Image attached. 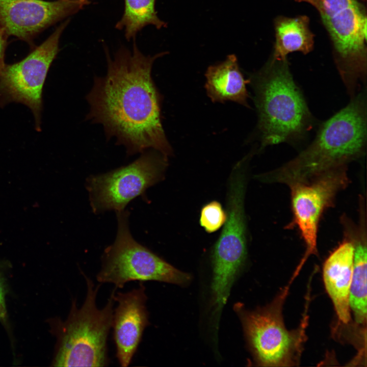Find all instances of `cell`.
<instances>
[{
    "label": "cell",
    "instance_id": "6da1fadb",
    "mask_svg": "<svg viewBox=\"0 0 367 367\" xmlns=\"http://www.w3.org/2000/svg\"><path fill=\"white\" fill-rule=\"evenodd\" d=\"M134 39L111 56L106 48L107 71L95 76L86 96V119L102 125L107 139L114 137L127 155L154 149L168 157L172 148L161 121L162 97L151 76L154 61L167 52L146 56Z\"/></svg>",
    "mask_w": 367,
    "mask_h": 367
},
{
    "label": "cell",
    "instance_id": "7a4b0ae2",
    "mask_svg": "<svg viewBox=\"0 0 367 367\" xmlns=\"http://www.w3.org/2000/svg\"><path fill=\"white\" fill-rule=\"evenodd\" d=\"M366 141L365 91L326 121L312 142L280 167L256 176L263 182L289 187L309 181L333 169L347 166L364 153Z\"/></svg>",
    "mask_w": 367,
    "mask_h": 367
},
{
    "label": "cell",
    "instance_id": "3957f363",
    "mask_svg": "<svg viewBox=\"0 0 367 367\" xmlns=\"http://www.w3.org/2000/svg\"><path fill=\"white\" fill-rule=\"evenodd\" d=\"M249 82L255 92L260 148L303 139L310 128L311 117L287 58L271 56Z\"/></svg>",
    "mask_w": 367,
    "mask_h": 367
},
{
    "label": "cell",
    "instance_id": "277c9868",
    "mask_svg": "<svg viewBox=\"0 0 367 367\" xmlns=\"http://www.w3.org/2000/svg\"><path fill=\"white\" fill-rule=\"evenodd\" d=\"M87 291L82 306L72 299L67 318L46 320L49 332L56 339L51 365L54 366H106L110 363L107 339L112 326L113 291L106 305L99 309L96 299L99 285L81 272Z\"/></svg>",
    "mask_w": 367,
    "mask_h": 367
},
{
    "label": "cell",
    "instance_id": "5b68a950",
    "mask_svg": "<svg viewBox=\"0 0 367 367\" xmlns=\"http://www.w3.org/2000/svg\"><path fill=\"white\" fill-rule=\"evenodd\" d=\"M320 12L330 37L334 62L351 97L367 70L366 9L358 0H322Z\"/></svg>",
    "mask_w": 367,
    "mask_h": 367
},
{
    "label": "cell",
    "instance_id": "8992f818",
    "mask_svg": "<svg viewBox=\"0 0 367 367\" xmlns=\"http://www.w3.org/2000/svg\"><path fill=\"white\" fill-rule=\"evenodd\" d=\"M128 214L124 209L116 212V237L104 250L97 280L100 283H112L115 289L132 281L187 283L190 279L188 274L175 268L133 238L128 226Z\"/></svg>",
    "mask_w": 367,
    "mask_h": 367
},
{
    "label": "cell",
    "instance_id": "52a82bcc",
    "mask_svg": "<svg viewBox=\"0 0 367 367\" xmlns=\"http://www.w3.org/2000/svg\"><path fill=\"white\" fill-rule=\"evenodd\" d=\"M141 153L126 166L87 179L93 213L124 210L130 201L163 179L167 157L154 149Z\"/></svg>",
    "mask_w": 367,
    "mask_h": 367
},
{
    "label": "cell",
    "instance_id": "ba28073f",
    "mask_svg": "<svg viewBox=\"0 0 367 367\" xmlns=\"http://www.w3.org/2000/svg\"><path fill=\"white\" fill-rule=\"evenodd\" d=\"M286 293L285 289L269 305L243 315L247 337L260 365L293 366L299 362L306 338V322L296 330L286 329L282 313Z\"/></svg>",
    "mask_w": 367,
    "mask_h": 367
},
{
    "label": "cell",
    "instance_id": "9c48e42d",
    "mask_svg": "<svg viewBox=\"0 0 367 367\" xmlns=\"http://www.w3.org/2000/svg\"><path fill=\"white\" fill-rule=\"evenodd\" d=\"M67 19L22 60L6 64L0 72V106L20 103L32 111L37 131L41 130L42 91L49 68L59 51L61 36Z\"/></svg>",
    "mask_w": 367,
    "mask_h": 367
},
{
    "label": "cell",
    "instance_id": "30bf717a",
    "mask_svg": "<svg viewBox=\"0 0 367 367\" xmlns=\"http://www.w3.org/2000/svg\"><path fill=\"white\" fill-rule=\"evenodd\" d=\"M242 163L235 167L230 179L227 218L212 254V289L228 293L247 256L246 224L244 212L246 176Z\"/></svg>",
    "mask_w": 367,
    "mask_h": 367
},
{
    "label": "cell",
    "instance_id": "8fae6325",
    "mask_svg": "<svg viewBox=\"0 0 367 367\" xmlns=\"http://www.w3.org/2000/svg\"><path fill=\"white\" fill-rule=\"evenodd\" d=\"M347 166L327 171L309 181L289 186L293 219L290 226L298 228L306 246L303 260L317 251L320 220L333 205L338 193L350 182Z\"/></svg>",
    "mask_w": 367,
    "mask_h": 367
},
{
    "label": "cell",
    "instance_id": "7c38bea8",
    "mask_svg": "<svg viewBox=\"0 0 367 367\" xmlns=\"http://www.w3.org/2000/svg\"><path fill=\"white\" fill-rule=\"evenodd\" d=\"M89 3V0H0V27L8 36L31 43L43 30Z\"/></svg>",
    "mask_w": 367,
    "mask_h": 367
},
{
    "label": "cell",
    "instance_id": "4fadbf2b",
    "mask_svg": "<svg viewBox=\"0 0 367 367\" xmlns=\"http://www.w3.org/2000/svg\"><path fill=\"white\" fill-rule=\"evenodd\" d=\"M115 290L113 299L118 304L113 311L112 327L116 357L120 366L125 367L131 362L144 330L149 324L146 306L147 297L143 282L137 288L127 292L115 294Z\"/></svg>",
    "mask_w": 367,
    "mask_h": 367
},
{
    "label": "cell",
    "instance_id": "5bb4252c",
    "mask_svg": "<svg viewBox=\"0 0 367 367\" xmlns=\"http://www.w3.org/2000/svg\"><path fill=\"white\" fill-rule=\"evenodd\" d=\"M354 246L346 235L343 241L329 254L323 268L326 290L333 303L338 319L350 322V289L353 274Z\"/></svg>",
    "mask_w": 367,
    "mask_h": 367
},
{
    "label": "cell",
    "instance_id": "9a60e30c",
    "mask_svg": "<svg viewBox=\"0 0 367 367\" xmlns=\"http://www.w3.org/2000/svg\"><path fill=\"white\" fill-rule=\"evenodd\" d=\"M205 89L213 102L230 100L249 107L246 80L241 72L237 58L233 55L218 64L209 66L205 73Z\"/></svg>",
    "mask_w": 367,
    "mask_h": 367
},
{
    "label": "cell",
    "instance_id": "2e32d148",
    "mask_svg": "<svg viewBox=\"0 0 367 367\" xmlns=\"http://www.w3.org/2000/svg\"><path fill=\"white\" fill-rule=\"evenodd\" d=\"M355 232L346 228V235L354 246L353 274L350 289L349 304L357 324L366 322V217L360 215Z\"/></svg>",
    "mask_w": 367,
    "mask_h": 367
},
{
    "label": "cell",
    "instance_id": "e0dca14e",
    "mask_svg": "<svg viewBox=\"0 0 367 367\" xmlns=\"http://www.w3.org/2000/svg\"><path fill=\"white\" fill-rule=\"evenodd\" d=\"M275 41L271 56L281 60L294 51L305 55L313 48L314 34L309 28L306 15L290 17L278 16L274 21Z\"/></svg>",
    "mask_w": 367,
    "mask_h": 367
},
{
    "label": "cell",
    "instance_id": "ac0fdd59",
    "mask_svg": "<svg viewBox=\"0 0 367 367\" xmlns=\"http://www.w3.org/2000/svg\"><path fill=\"white\" fill-rule=\"evenodd\" d=\"M156 0H124V10L115 28L123 30L126 39H134L137 34L148 25L157 29L167 27V24L158 16Z\"/></svg>",
    "mask_w": 367,
    "mask_h": 367
},
{
    "label": "cell",
    "instance_id": "d6986e66",
    "mask_svg": "<svg viewBox=\"0 0 367 367\" xmlns=\"http://www.w3.org/2000/svg\"><path fill=\"white\" fill-rule=\"evenodd\" d=\"M9 261L0 259V323L6 331L15 355V339L7 308L6 298L10 292L9 275L12 269Z\"/></svg>",
    "mask_w": 367,
    "mask_h": 367
},
{
    "label": "cell",
    "instance_id": "ffe728a7",
    "mask_svg": "<svg viewBox=\"0 0 367 367\" xmlns=\"http://www.w3.org/2000/svg\"><path fill=\"white\" fill-rule=\"evenodd\" d=\"M226 213L221 203L217 201H211L201 208L199 222L201 227L208 233H213L219 229L225 223Z\"/></svg>",
    "mask_w": 367,
    "mask_h": 367
},
{
    "label": "cell",
    "instance_id": "44dd1931",
    "mask_svg": "<svg viewBox=\"0 0 367 367\" xmlns=\"http://www.w3.org/2000/svg\"><path fill=\"white\" fill-rule=\"evenodd\" d=\"M8 35L0 27V72L5 65V56Z\"/></svg>",
    "mask_w": 367,
    "mask_h": 367
},
{
    "label": "cell",
    "instance_id": "7402d4cb",
    "mask_svg": "<svg viewBox=\"0 0 367 367\" xmlns=\"http://www.w3.org/2000/svg\"><path fill=\"white\" fill-rule=\"evenodd\" d=\"M299 2H304L310 4L314 7L318 12L321 11L322 9V0H295Z\"/></svg>",
    "mask_w": 367,
    "mask_h": 367
},
{
    "label": "cell",
    "instance_id": "603a6c76",
    "mask_svg": "<svg viewBox=\"0 0 367 367\" xmlns=\"http://www.w3.org/2000/svg\"><path fill=\"white\" fill-rule=\"evenodd\" d=\"M55 1H76V0H55ZM82 1V0H79Z\"/></svg>",
    "mask_w": 367,
    "mask_h": 367
}]
</instances>
